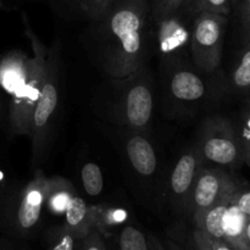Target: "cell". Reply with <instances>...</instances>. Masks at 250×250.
I'll return each instance as SVG.
<instances>
[{
  "instance_id": "cell-2",
  "label": "cell",
  "mask_w": 250,
  "mask_h": 250,
  "mask_svg": "<svg viewBox=\"0 0 250 250\" xmlns=\"http://www.w3.org/2000/svg\"><path fill=\"white\" fill-rule=\"evenodd\" d=\"M154 83L146 65L125 78H111L105 98V121L117 127L144 132L154 112Z\"/></svg>"
},
{
  "instance_id": "cell-9",
  "label": "cell",
  "mask_w": 250,
  "mask_h": 250,
  "mask_svg": "<svg viewBox=\"0 0 250 250\" xmlns=\"http://www.w3.org/2000/svg\"><path fill=\"white\" fill-rule=\"evenodd\" d=\"M239 189L238 183L222 167H203L193 188L189 214L197 216Z\"/></svg>"
},
{
  "instance_id": "cell-25",
  "label": "cell",
  "mask_w": 250,
  "mask_h": 250,
  "mask_svg": "<svg viewBox=\"0 0 250 250\" xmlns=\"http://www.w3.org/2000/svg\"><path fill=\"white\" fill-rule=\"evenodd\" d=\"M189 0H149L150 6V19L155 20L159 17L176 11L182 6H186Z\"/></svg>"
},
{
  "instance_id": "cell-5",
  "label": "cell",
  "mask_w": 250,
  "mask_h": 250,
  "mask_svg": "<svg viewBox=\"0 0 250 250\" xmlns=\"http://www.w3.org/2000/svg\"><path fill=\"white\" fill-rule=\"evenodd\" d=\"M61 67V42L60 38H55L48 48L43 84L32 116V132L29 138L32 142V166L34 170L38 168L46 158L50 146L51 128L60 98Z\"/></svg>"
},
{
  "instance_id": "cell-6",
  "label": "cell",
  "mask_w": 250,
  "mask_h": 250,
  "mask_svg": "<svg viewBox=\"0 0 250 250\" xmlns=\"http://www.w3.org/2000/svg\"><path fill=\"white\" fill-rule=\"evenodd\" d=\"M226 15L203 11L193 16L189 31V53L195 68L211 73L221 62Z\"/></svg>"
},
{
  "instance_id": "cell-38",
  "label": "cell",
  "mask_w": 250,
  "mask_h": 250,
  "mask_svg": "<svg viewBox=\"0 0 250 250\" xmlns=\"http://www.w3.org/2000/svg\"><path fill=\"white\" fill-rule=\"evenodd\" d=\"M107 250H109V249H107Z\"/></svg>"
},
{
  "instance_id": "cell-24",
  "label": "cell",
  "mask_w": 250,
  "mask_h": 250,
  "mask_svg": "<svg viewBox=\"0 0 250 250\" xmlns=\"http://www.w3.org/2000/svg\"><path fill=\"white\" fill-rule=\"evenodd\" d=\"M241 141L242 150L244 155V164L250 167V99L247 109L242 114L238 125H234Z\"/></svg>"
},
{
  "instance_id": "cell-12",
  "label": "cell",
  "mask_w": 250,
  "mask_h": 250,
  "mask_svg": "<svg viewBox=\"0 0 250 250\" xmlns=\"http://www.w3.org/2000/svg\"><path fill=\"white\" fill-rule=\"evenodd\" d=\"M29 55L21 49H12L0 58V94L5 104L23 82L28 70Z\"/></svg>"
},
{
  "instance_id": "cell-28",
  "label": "cell",
  "mask_w": 250,
  "mask_h": 250,
  "mask_svg": "<svg viewBox=\"0 0 250 250\" xmlns=\"http://www.w3.org/2000/svg\"><path fill=\"white\" fill-rule=\"evenodd\" d=\"M233 203L247 217H250V189L248 190L239 189L238 192L234 194Z\"/></svg>"
},
{
  "instance_id": "cell-16",
  "label": "cell",
  "mask_w": 250,
  "mask_h": 250,
  "mask_svg": "<svg viewBox=\"0 0 250 250\" xmlns=\"http://www.w3.org/2000/svg\"><path fill=\"white\" fill-rule=\"evenodd\" d=\"M72 183L60 176L48 177L45 187V208L55 215H62L71 200L76 197Z\"/></svg>"
},
{
  "instance_id": "cell-33",
  "label": "cell",
  "mask_w": 250,
  "mask_h": 250,
  "mask_svg": "<svg viewBox=\"0 0 250 250\" xmlns=\"http://www.w3.org/2000/svg\"><path fill=\"white\" fill-rule=\"evenodd\" d=\"M164 246H165L166 250H186L185 248H183V247H181L180 244H177L176 242L171 241V239H167V241H165Z\"/></svg>"
},
{
  "instance_id": "cell-3",
  "label": "cell",
  "mask_w": 250,
  "mask_h": 250,
  "mask_svg": "<svg viewBox=\"0 0 250 250\" xmlns=\"http://www.w3.org/2000/svg\"><path fill=\"white\" fill-rule=\"evenodd\" d=\"M46 181L38 167L26 183H4L0 187V231L5 237L23 241L36 233L45 208Z\"/></svg>"
},
{
  "instance_id": "cell-7",
  "label": "cell",
  "mask_w": 250,
  "mask_h": 250,
  "mask_svg": "<svg viewBox=\"0 0 250 250\" xmlns=\"http://www.w3.org/2000/svg\"><path fill=\"white\" fill-rule=\"evenodd\" d=\"M195 146L204 163L227 168H238L244 165L243 150L236 127L224 117L208 119L203 124Z\"/></svg>"
},
{
  "instance_id": "cell-29",
  "label": "cell",
  "mask_w": 250,
  "mask_h": 250,
  "mask_svg": "<svg viewBox=\"0 0 250 250\" xmlns=\"http://www.w3.org/2000/svg\"><path fill=\"white\" fill-rule=\"evenodd\" d=\"M241 21L242 36H243V41L247 42L250 39V0L243 1V7L241 9Z\"/></svg>"
},
{
  "instance_id": "cell-21",
  "label": "cell",
  "mask_w": 250,
  "mask_h": 250,
  "mask_svg": "<svg viewBox=\"0 0 250 250\" xmlns=\"http://www.w3.org/2000/svg\"><path fill=\"white\" fill-rule=\"evenodd\" d=\"M81 181L85 193L90 197L102 194L104 188V177L99 166L95 163H85L81 171Z\"/></svg>"
},
{
  "instance_id": "cell-22",
  "label": "cell",
  "mask_w": 250,
  "mask_h": 250,
  "mask_svg": "<svg viewBox=\"0 0 250 250\" xmlns=\"http://www.w3.org/2000/svg\"><path fill=\"white\" fill-rule=\"evenodd\" d=\"M78 239L63 225L53 227L46 236V250H76Z\"/></svg>"
},
{
  "instance_id": "cell-20",
  "label": "cell",
  "mask_w": 250,
  "mask_h": 250,
  "mask_svg": "<svg viewBox=\"0 0 250 250\" xmlns=\"http://www.w3.org/2000/svg\"><path fill=\"white\" fill-rule=\"evenodd\" d=\"M231 85L238 92H250V39L244 42V49L231 73Z\"/></svg>"
},
{
  "instance_id": "cell-19",
  "label": "cell",
  "mask_w": 250,
  "mask_h": 250,
  "mask_svg": "<svg viewBox=\"0 0 250 250\" xmlns=\"http://www.w3.org/2000/svg\"><path fill=\"white\" fill-rule=\"evenodd\" d=\"M66 5L72 11L83 15L89 21L102 16L116 0H55Z\"/></svg>"
},
{
  "instance_id": "cell-31",
  "label": "cell",
  "mask_w": 250,
  "mask_h": 250,
  "mask_svg": "<svg viewBox=\"0 0 250 250\" xmlns=\"http://www.w3.org/2000/svg\"><path fill=\"white\" fill-rule=\"evenodd\" d=\"M17 242L19 239L9 238V237L1 238L0 239V250H23L17 246Z\"/></svg>"
},
{
  "instance_id": "cell-14",
  "label": "cell",
  "mask_w": 250,
  "mask_h": 250,
  "mask_svg": "<svg viewBox=\"0 0 250 250\" xmlns=\"http://www.w3.org/2000/svg\"><path fill=\"white\" fill-rule=\"evenodd\" d=\"M237 193V192H236ZM234 193V194H236ZM234 194L227 195L222 200L209 208L202 214L193 217V222L195 224V229H200L208 237H211L215 239H221L224 241L225 237V216L233 200Z\"/></svg>"
},
{
  "instance_id": "cell-34",
  "label": "cell",
  "mask_w": 250,
  "mask_h": 250,
  "mask_svg": "<svg viewBox=\"0 0 250 250\" xmlns=\"http://www.w3.org/2000/svg\"><path fill=\"white\" fill-rule=\"evenodd\" d=\"M244 239H246V243L250 249V217H248L246 224V229H244Z\"/></svg>"
},
{
  "instance_id": "cell-17",
  "label": "cell",
  "mask_w": 250,
  "mask_h": 250,
  "mask_svg": "<svg viewBox=\"0 0 250 250\" xmlns=\"http://www.w3.org/2000/svg\"><path fill=\"white\" fill-rule=\"evenodd\" d=\"M248 217L236 207L232 200L225 216L224 241L236 250H250L244 239V229Z\"/></svg>"
},
{
  "instance_id": "cell-23",
  "label": "cell",
  "mask_w": 250,
  "mask_h": 250,
  "mask_svg": "<svg viewBox=\"0 0 250 250\" xmlns=\"http://www.w3.org/2000/svg\"><path fill=\"white\" fill-rule=\"evenodd\" d=\"M229 6H231V0H189L186 5L188 11L192 15L203 11L227 15Z\"/></svg>"
},
{
  "instance_id": "cell-4",
  "label": "cell",
  "mask_w": 250,
  "mask_h": 250,
  "mask_svg": "<svg viewBox=\"0 0 250 250\" xmlns=\"http://www.w3.org/2000/svg\"><path fill=\"white\" fill-rule=\"evenodd\" d=\"M23 22L26 36L32 46V56H29L28 70L23 82L7 103L6 134L10 138L31 137L32 116L41 94L48 53V49L32 31L26 16H23Z\"/></svg>"
},
{
  "instance_id": "cell-32",
  "label": "cell",
  "mask_w": 250,
  "mask_h": 250,
  "mask_svg": "<svg viewBox=\"0 0 250 250\" xmlns=\"http://www.w3.org/2000/svg\"><path fill=\"white\" fill-rule=\"evenodd\" d=\"M207 236V234H205ZM208 241H209L210 246H211L212 250H236L232 248L229 244H227L225 241H221V239H215V238H211V237H208Z\"/></svg>"
},
{
  "instance_id": "cell-30",
  "label": "cell",
  "mask_w": 250,
  "mask_h": 250,
  "mask_svg": "<svg viewBox=\"0 0 250 250\" xmlns=\"http://www.w3.org/2000/svg\"><path fill=\"white\" fill-rule=\"evenodd\" d=\"M0 131L5 133L7 131V107L1 94H0Z\"/></svg>"
},
{
  "instance_id": "cell-13",
  "label": "cell",
  "mask_w": 250,
  "mask_h": 250,
  "mask_svg": "<svg viewBox=\"0 0 250 250\" xmlns=\"http://www.w3.org/2000/svg\"><path fill=\"white\" fill-rule=\"evenodd\" d=\"M168 90L173 99L182 103H195L203 99L207 85L203 78L185 65L176 66L168 81Z\"/></svg>"
},
{
  "instance_id": "cell-11",
  "label": "cell",
  "mask_w": 250,
  "mask_h": 250,
  "mask_svg": "<svg viewBox=\"0 0 250 250\" xmlns=\"http://www.w3.org/2000/svg\"><path fill=\"white\" fill-rule=\"evenodd\" d=\"M119 128L122 148L129 165L141 177H153L158 170V155L153 143L144 136V132Z\"/></svg>"
},
{
  "instance_id": "cell-35",
  "label": "cell",
  "mask_w": 250,
  "mask_h": 250,
  "mask_svg": "<svg viewBox=\"0 0 250 250\" xmlns=\"http://www.w3.org/2000/svg\"><path fill=\"white\" fill-rule=\"evenodd\" d=\"M4 182H5V172L2 171V168L0 167V187L4 185Z\"/></svg>"
},
{
  "instance_id": "cell-10",
  "label": "cell",
  "mask_w": 250,
  "mask_h": 250,
  "mask_svg": "<svg viewBox=\"0 0 250 250\" xmlns=\"http://www.w3.org/2000/svg\"><path fill=\"white\" fill-rule=\"evenodd\" d=\"M204 167L198 146H193L183 151L176 161L168 181V193L172 205L183 214H189L190 198L200 170Z\"/></svg>"
},
{
  "instance_id": "cell-8",
  "label": "cell",
  "mask_w": 250,
  "mask_h": 250,
  "mask_svg": "<svg viewBox=\"0 0 250 250\" xmlns=\"http://www.w3.org/2000/svg\"><path fill=\"white\" fill-rule=\"evenodd\" d=\"M194 15L186 6L167 15L151 20L153 46L163 62L177 66L182 62L186 50H189L190 23Z\"/></svg>"
},
{
  "instance_id": "cell-15",
  "label": "cell",
  "mask_w": 250,
  "mask_h": 250,
  "mask_svg": "<svg viewBox=\"0 0 250 250\" xmlns=\"http://www.w3.org/2000/svg\"><path fill=\"white\" fill-rule=\"evenodd\" d=\"M63 226L80 241L94 229L93 209L81 197L76 195L66 208Z\"/></svg>"
},
{
  "instance_id": "cell-26",
  "label": "cell",
  "mask_w": 250,
  "mask_h": 250,
  "mask_svg": "<svg viewBox=\"0 0 250 250\" xmlns=\"http://www.w3.org/2000/svg\"><path fill=\"white\" fill-rule=\"evenodd\" d=\"M77 250H107L103 236L98 229H92L77 243Z\"/></svg>"
},
{
  "instance_id": "cell-37",
  "label": "cell",
  "mask_w": 250,
  "mask_h": 250,
  "mask_svg": "<svg viewBox=\"0 0 250 250\" xmlns=\"http://www.w3.org/2000/svg\"><path fill=\"white\" fill-rule=\"evenodd\" d=\"M5 1L6 0H0V6H5Z\"/></svg>"
},
{
  "instance_id": "cell-36",
  "label": "cell",
  "mask_w": 250,
  "mask_h": 250,
  "mask_svg": "<svg viewBox=\"0 0 250 250\" xmlns=\"http://www.w3.org/2000/svg\"><path fill=\"white\" fill-rule=\"evenodd\" d=\"M158 250H166L165 246H164V243L161 241H160V243H159V246H158Z\"/></svg>"
},
{
  "instance_id": "cell-27",
  "label": "cell",
  "mask_w": 250,
  "mask_h": 250,
  "mask_svg": "<svg viewBox=\"0 0 250 250\" xmlns=\"http://www.w3.org/2000/svg\"><path fill=\"white\" fill-rule=\"evenodd\" d=\"M185 249L186 250H212L209 241H208L207 236H205V234L198 229H194L192 231V234H190L189 237V242H188V247Z\"/></svg>"
},
{
  "instance_id": "cell-1",
  "label": "cell",
  "mask_w": 250,
  "mask_h": 250,
  "mask_svg": "<svg viewBox=\"0 0 250 250\" xmlns=\"http://www.w3.org/2000/svg\"><path fill=\"white\" fill-rule=\"evenodd\" d=\"M93 65L109 78H125L146 65L153 46L149 0H116L81 37Z\"/></svg>"
},
{
  "instance_id": "cell-18",
  "label": "cell",
  "mask_w": 250,
  "mask_h": 250,
  "mask_svg": "<svg viewBox=\"0 0 250 250\" xmlns=\"http://www.w3.org/2000/svg\"><path fill=\"white\" fill-rule=\"evenodd\" d=\"M160 239L133 226H125L119 236L120 250H158Z\"/></svg>"
}]
</instances>
